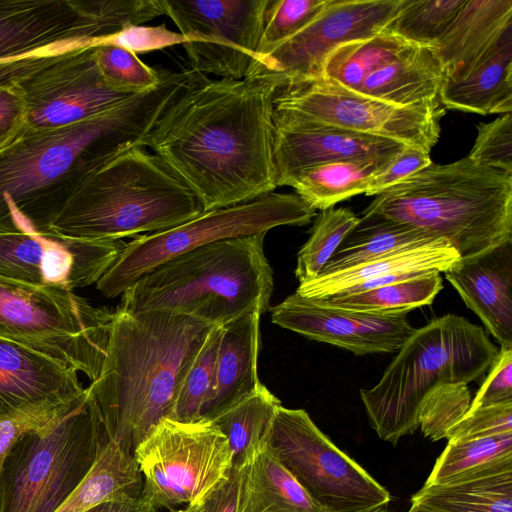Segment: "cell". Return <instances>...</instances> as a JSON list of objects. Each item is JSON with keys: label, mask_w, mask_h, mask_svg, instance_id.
<instances>
[{"label": "cell", "mask_w": 512, "mask_h": 512, "mask_svg": "<svg viewBox=\"0 0 512 512\" xmlns=\"http://www.w3.org/2000/svg\"><path fill=\"white\" fill-rule=\"evenodd\" d=\"M94 59L105 84L125 94H138L155 88L161 72L149 67L136 54L108 44L95 46Z\"/></svg>", "instance_id": "f35d334b"}, {"label": "cell", "mask_w": 512, "mask_h": 512, "mask_svg": "<svg viewBox=\"0 0 512 512\" xmlns=\"http://www.w3.org/2000/svg\"><path fill=\"white\" fill-rule=\"evenodd\" d=\"M186 41L183 34L168 29L165 24L130 25L113 35L99 39L96 46L108 44L137 54L161 50L177 44L183 45Z\"/></svg>", "instance_id": "ee69618b"}, {"label": "cell", "mask_w": 512, "mask_h": 512, "mask_svg": "<svg viewBox=\"0 0 512 512\" xmlns=\"http://www.w3.org/2000/svg\"><path fill=\"white\" fill-rule=\"evenodd\" d=\"M261 315L252 312L221 326L213 383L201 419L210 420L261 383L257 372Z\"/></svg>", "instance_id": "484cf974"}, {"label": "cell", "mask_w": 512, "mask_h": 512, "mask_svg": "<svg viewBox=\"0 0 512 512\" xmlns=\"http://www.w3.org/2000/svg\"><path fill=\"white\" fill-rule=\"evenodd\" d=\"M469 410L512 403V348H499Z\"/></svg>", "instance_id": "f6af8a7d"}, {"label": "cell", "mask_w": 512, "mask_h": 512, "mask_svg": "<svg viewBox=\"0 0 512 512\" xmlns=\"http://www.w3.org/2000/svg\"><path fill=\"white\" fill-rule=\"evenodd\" d=\"M512 26V0H465L432 48L444 81L463 78Z\"/></svg>", "instance_id": "d4e9b609"}, {"label": "cell", "mask_w": 512, "mask_h": 512, "mask_svg": "<svg viewBox=\"0 0 512 512\" xmlns=\"http://www.w3.org/2000/svg\"><path fill=\"white\" fill-rule=\"evenodd\" d=\"M436 240L419 228L377 215L362 214L356 227L341 242L319 275L344 270Z\"/></svg>", "instance_id": "f546056e"}, {"label": "cell", "mask_w": 512, "mask_h": 512, "mask_svg": "<svg viewBox=\"0 0 512 512\" xmlns=\"http://www.w3.org/2000/svg\"><path fill=\"white\" fill-rule=\"evenodd\" d=\"M267 448L326 512H375L391 500L389 492L303 409L279 407Z\"/></svg>", "instance_id": "8fae6325"}, {"label": "cell", "mask_w": 512, "mask_h": 512, "mask_svg": "<svg viewBox=\"0 0 512 512\" xmlns=\"http://www.w3.org/2000/svg\"><path fill=\"white\" fill-rule=\"evenodd\" d=\"M393 158L319 164L298 172L287 186L292 187L310 208L324 211L350 197L364 194L369 180Z\"/></svg>", "instance_id": "1f68e13d"}, {"label": "cell", "mask_w": 512, "mask_h": 512, "mask_svg": "<svg viewBox=\"0 0 512 512\" xmlns=\"http://www.w3.org/2000/svg\"><path fill=\"white\" fill-rule=\"evenodd\" d=\"M114 312L51 286L0 275V338L67 364L91 382L102 368Z\"/></svg>", "instance_id": "9c48e42d"}, {"label": "cell", "mask_w": 512, "mask_h": 512, "mask_svg": "<svg viewBox=\"0 0 512 512\" xmlns=\"http://www.w3.org/2000/svg\"><path fill=\"white\" fill-rule=\"evenodd\" d=\"M187 41L191 70L242 79L256 56L270 0H162Z\"/></svg>", "instance_id": "9a60e30c"}, {"label": "cell", "mask_w": 512, "mask_h": 512, "mask_svg": "<svg viewBox=\"0 0 512 512\" xmlns=\"http://www.w3.org/2000/svg\"><path fill=\"white\" fill-rule=\"evenodd\" d=\"M506 433H512V403L468 410L446 439L460 441Z\"/></svg>", "instance_id": "7bdbcfd3"}, {"label": "cell", "mask_w": 512, "mask_h": 512, "mask_svg": "<svg viewBox=\"0 0 512 512\" xmlns=\"http://www.w3.org/2000/svg\"><path fill=\"white\" fill-rule=\"evenodd\" d=\"M77 399L0 418V475L10 448L22 435L45 426L67 411Z\"/></svg>", "instance_id": "bcb514c9"}, {"label": "cell", "mask_w": 512, "mask_h": 512, "mask_svg": "<svg viewBox=\"0 0 512 512\" xmlns=\"http://www.w3.org/2000/svg\"><path fill=\"white\" fill-rule=\"evenodd\" d=\"M84 390L75 368L0 338V418L69 403Z\"/></svg>", "instance_id": "7402d4cb"}, {"label": "cell", "mask_w": 512, "mask_h": 512, "mask_svg": "<svg viewBox=\"0 0 512 512\" xmlns=\"http://www.w3.org/2000/svg\"><path fill=\"white\" fill-rule=\"evenodd\" d=\"M506 461H512V433L448 441L424 485L444 484Z\"/></svg>", "instance_id": "e575fe53"}, {"label": "cell", "mask_w": 512, "mask_h": 512, "mask_svg": "<svg viewBox=\"0 0 512 512\" xmlns=\"http://www.w3.org/2000/svg\"><path fill=\"white\" fill-rule=\"evenodd\" d=\"M94 48H77L19 82L28 108L25 129L74 124L133 95L114 91L105 84L95 63Z\"/></svg>", "instance_id": "ac0fdd59"}, {"label": "cell", "mask_w": 512, "mask_h": 512, "mask_svg": "<svg viewBox=\"0 0 512 512\" xmlns=\"http://www.w3.org/2000/svg\"><path fill=\"white\" fill-rule=\"evenodd\" d=\"M465 0H403L383 31L415 44L433 47Z\"/></svg>", "instance_id": "8d00e7d4"}, {"label": "cell", "mask_w": 512, "mask_h": 512, "mask_svg": "<svg viewBox=\"0 0 512 512\" xmlns=\"http://www.w3.org/2000/svg\"><path fill=\"white\" fill-rule=\"evenodd\" d=\"M108 441L85 388L67 411L12 445L0 475V512H54L81 484Z\"/></svg>", "instance_id": "ba28073f"}, {"label": "cell", "mask_w": 512, "mask_h": 512, "mask_svg": "<svg viewBox=\"0 0 512 512\" xmlns=\"http://www.w3.org/2000/svg\"><path fill=\"white\" fill-rule=\"evenodd\" d=\"M238 512H326L267 446L243 469Z\"/></svg>", "instance_id": "f1b7e54d"}, {"label": "cell", "mask_w": 512, "mask_h": 512, "mask_svg": "<svg viewBox=\"0 0 512 512\" xmlns=\"http://www.w3.org/2000/svg\"><path fill=\"white\" fill-rule=\"evenodd\" d=\"M330 2L331 0H270L253 62L269 55L301 31Z\"/></svg>", "instance_id": "74e56055"}, {"label": "cell", "mask_w": 512, "mask_h": 512, "mask_svg": "<svg viewBox=\"0 0 512 512\" xmlns=\"http://www.w3.org/2000/svg\"><path fill=\"white\" fill-rule=\"evenodd\" d=\"M180 512H195V511H194V509H193V508H191V507H189V506H188L185 510H182V511H180Z\"/></svg>", "instance_id": "db71d44e"}, {"label": "cell", "mask_w": 512, "mask_h": 512, "mask_svg": "<svg viewBox=\"0 0 512 512\" xmlns=\"http://www.w3.org/2000/svg\"><path fill=\"white\" fill-rule=\"evenodd\" d=\"M358 222L359 217L349 208H330L317 215L310 236L297 255L295 276L299 284L319 275Z\"/></svg>", "instance_id": "d590c367"}, {"label": "cell", "mask_w": 512, "mask_h": 512, "mask_svg": "<svg viewBox=\"0 0 512 512\" xmlns=\"http://www.w3.org/2000/svg\"><path fill=\"white\" fill-rule=\"evenodd\" d=\"M243 468L232 467L228 476L200 501L190 505L195 512H238Z\"/></svg>", "instance_id": "681fc988"}, {"label": "cell", "mask_w": 512, "mask_h": 512, "mask_svg": "<svg viewBox=\"0 0 512 512\" xmlns=\"http://www.w3.org/2000/svg\"><path fill=\"white\" fill-rule=\"evenodd\" d=\"M214 326L168 311L117 309L107 353L87 390L108 436L133 455L163 418Z\"/></svg>", "instance_id": "3957f363"}, {"label": "cell", "mask_w": 512, "mask_h": 512, "mask_svg": "<svg viewBox=\"0 0 512 512\" xmlns=\"http://www.w3.org/2000/svg\"><path fill=\"white\" fill-rule=\"evenodd\" d=\"M466 383H442L423 399L419 409V428L432 441L447 438L448 432L466 415L471 405Z\"/></svg>", "instance_id": "60d3db41"}, {"label": "cell", "mask_w": 512, "mask_h": 512, "mask_svg": "<svg viewBox=\"0 0 512 512\" xmlns=\"http://www.w3.org/2000/svg\"><path fill=\"white\" fill-rule=\"evenodd\" d=\"M28 108L19 82L0 84V151L26 128Z\"/></svg>", "instance_id": "c3c4849f"}, {"label": "cell", "mask_w": 512, "mask_h": 512, "mask_svg": "<svg viewBox=\"0 0 512 512\" xmlns=\"http://www.w3.org/2000/svg\"><path fill=\"white\" fill-rule=\"evenodd\" d=\"M157 510L155 505L139 496L106 500L84 512H157Z\"/></svg>", "instance_id": "816d5d0a"}, {"label": "cell", "mask_w": 512, "mask_h": 512, "mask_svg": "<svg viewBox=\"0 0 512 512\" xmlns=\"http://www.w3.org/2000/svg\"><path fill=\"white\" fill-rule=\"evenodd\" d=\"M467 157L474 163L512 173V115L506 113L477 125V137Z\"/></svg>", "instance_id": "b9f144b4"}, {"label": "cell", "mask_w": 512, "mask_h": 512, "mask_svg": "<svg viewBox=\"0 0 512 512\" xmlns=\"http://www.w3.org/2000/svg\"><path fill=\"white\" fill-rule=\"evenodd\" d=\"M265 235L219 240L164 262L124 291L119 309L168 311L214 327L269 311L274 280Z\"/></svg>", "instance_id": "8992f818"}, {"label": "cell", "mask_w": 512, "mask_h": 512, "mask_svg": "<svg viewBox=\"0 0 512 512\" xmlns=\"http://www.w3.org/2000/svg\"><path fill=\"white\" fill-rule=\"evenodd\" d=\"M362 214L419 228L471 257L512 241V173L467 156L432 163L376 195Z\"/></svg>", "instance_id": "5b68a950"}, {"label": "cell", "mask_w": 512, "mask_h": 512, "mask_svg": "<svg viewBox=\"0 0 512 512\" xmlns=\"http://www.w3.org/2000/svg\"><path fill=\"white\" fill-rule=\"evenodd\" d=\"M141 496L157 508L193 505L231 471L227 438L209 420L161 419L136 446Z\"/></svg>", "instance_id": "7c38bea8"}, {"label": "cell", "mask_w": 512, "mask_h": 512, "mask_svg": "<svg viewBox=\"0 0 512 512\" xmlns=\"http://www.w3.org/2000/svg\"><path fill=\"white\" fill-rule=\"evenodd\" d=\"M81 47L58 48L0 61V84L21 82Z\"/></svg>", "instance_id": "f907efd6"}, {"label": "cell", "mask_w": 512, "mask_h": 512, "mask_svg": "<svg viewBox=\"0 0 512 512\" xmlns=\"http://www.w3.org/2000/svg\"><path fill=\"white\" fill-rule=\"evenodd\" d=\"M439 100L444 109L480 115L512 112V26L463 78L443 81Z\"/></svg>", "instance_id": "4316f807"}, {"label": "cell", "mask_w": 512, "mask_h": 512, "mask_svg": "<svg viewBox=\"0 0 512 512\" xmlns=\"http://www.w3.org/2000/svg\"><path fill=\"white\" fill-rule=\"evenodd\" d=\"M412 505L408 512H442L438 509H435L431 506H428L426 504L418 503V502H411Z\"/></svg>", "instance_id": "f5cc1de1"}, {"label": "cell", "mask_w": 512, "mask_h": 512, "mask_svg": "<svg viewBox=\"0 0 512 512\" xmlns=\"http://www.w3.org/2000/svg\"><path fill=\"white\" fill-rule=\"evenodd\" d=\"M99 39L88 0H0V61Z\"/></svg>", "instance_id": "ffe728a7"}, {"label": "cell", "mask_w": 512, "mask_h": 512, "mask_svg": "<svg viewBox=\"0 0 512 512\" xmlns=\"http://www.w3.org/2000/svg\"><path fill=\"white\" fill-rule=\"evenodd\" d=\"M284 86L281 76L269 72L219 80L196 72L141 146L194 193L203 212L272 193L274 97Z\"/></svg>", "instance_id": "6da1fadb"}, {"label": "cell", "mask_w": 512, "mask_h": 512, "mask_svg": "<svg viewBox=\"0 0 512 512\" xmlns=\"http://www.w3.org/2000/svg\"><path fill=\"white\" fill-rule=\"evenodd\" d=\"M442 289L440 273L432 272L357 293L312 300L323 306L351 312L407 315L416 308L432 304Z\"/></svg>", "instance_id": "836d02e7"}, {"label": "cell", "mask_w": 512, "mask_h": 512, "mask_svg": "<svg viewBox=\"0 0 512 512\" xmlns=\"http://www.w3.org/2000/svg\"><path fill=\"white\" fill-rule=\"evenodd\" d=\"M499 348L482 326L446 314L415 329L384 370L379 382L360 389L370 425L396 445L419 428V409L437 385L470 383L487 372Z\"/></svg>", "instance_id": "52a82bcc"}, {"label": "cell", "mask_w": 512, "mask_h": 512, "mask_svg": "<svg viewBox=\"0 0 512 512\" xmlns=\"http://www.w3.org/2000/svg\"><path fill=\"white\" fill-rule=\"evenodd\" d=\"M321 78L391 104L442 106L444 76L432 48L385 31L334 49Z\"/></svg>", "instance_id": "5bb4252c"}, {"label": "cell", "mask_w": 512, "mask_h": 512, "mask_svg": "<svg viewBox=\"0 0 512 512\" xmlns=\"http://www.w3.org/2000/svg\"><path fill=\"white\" fill-rule=\"evenodd\" d=\"M460 259L443 239L391 253L300 283L295 292L308 299L350 294L432 272H445Z\"/></svg>", "instance_id": "cb8c5ba5"}, {"label": "cell", "mask_w": 512, "mask_h": 512, "mask_svg": "<svg viewBox=\"0 0 512 512\" xmlns=\"http://www.w3.org/2000/svg\"><path fill=\"white\" fill-rule=\"evenodd\" d=\"M444 274L500 348H512V241L460 258Z\"/></svg>", "instance_id": "603a6c76"}, {"label": "cell", "mask_w": 512, "mask_h": 512, "mask_svg": "<svg viewBox=\"0 0 512 512\" xmlns=\"http://www.w3.org/2000/svg\"><path fill=\"white\" fill-rule=\"evenodd\" d=\"M375 512H387L386 509H381V510H378V511H375Z\"/></svg>", "instance_id": "11a10c76"}, {"label": "cell", "mask_w": 512, "mask_h": 512, "mask_svg": "<svg viewBox=\"0 0 512 512\" xmlns=\"http://www.w3.org/2000/svg\"><path fill=\"white\" fill-rule=\"evenodd\" d=\"M432 163L428 152L416 147L406 146L369 180L364 194L376 196Z\"/></svg>", "instance_id": "7dc6e473"}, {"label": "cell", "mask_w": 512, "mask_h": 512, "mask_svg": "<svg viewBox=\"0 0 512 512\" xmlns=\"http://www.w3.org/2000/svg\"><path fill=\"white\" fill-rule=\"evenodd\" d=\"M406 146L335 126L274 117L277 187L287 186L298 172L319 164L350 159H390Z\"/></svg>", "instance_id": "44dd1931"}, {"label": "cell", "mask_w": 512, "mask_h": 512, "mask_svg": "<svg viewBox=\"0 0 512 512\" xmlns=\"http://www.w3.org/2000/svg\"><path fill=\"white\" fill-rule=\"evenodd\" d=\"M403 0H331L306 27L269 55L253 62L247 73L269 72L293 86L321 78L328 55L347 42L384 30Z\"/></svg>", "instance_id": "e0dca14e"}, {"label": "cell", "mask_w": 512, "mask_h": 512, "mask_svg": "<svg viewBox=\"0 0 512 512\" xmlns=\"http://www.w3.org/2000/svg\"><path fill=\"white\" fill-rule=\"evenodd\" d=\"M316 216L297 194L272 192L250 202L202 212L173 228L137 236L96 283L107 298L122 295L164 262L223 239L267 233L279 226H304Z\"/></svg>", "instance_id": "30bf717a"}, {"label": "cell", "mask_w": 512, "mask_h": 512, "mask_svg": "<svg viewBox=\"0 0 512 512\" xmlns=\"http://www.w3.org/2000/svg\"><path fill=\"white\" fill-rule=\"evenodd\" d=\"M442 106H400L351 91L326 78L283 87L274 117L303 120L394 140L430 153L440 136Z\"/></svg>", "instance_id": "4fadbf2b"}, {"label": "cell", "mask_w": 512, "mask_h": 512, "mask_svg": "<svg viewBox=\"0 0 512 512\" xmlns=\"http://www.w3.org/2000/svg\"><path fill=\"white\" fill-rule=\"evenodd\" d=\"M142 489L134 456L109 440L81 484L54 512H84L106 500L139 497Z\"/></svg>", "instance_id": "d6a6232c"}, {"label": "cell", "mask_w": 512, "mask_h": 512, "mask_svg": "<svg viewBox=\"0 0 512 512\" xmlns=\"http://www.w3.org/2000/svg\"><path fill=\"white\" fill-rule=\"evenodd\" d=\"M122 239H77L30 225L0 230V275L67 290L97 283L126 247Z\"/></svg>", "instance_id": "2e32d148"}, {"label": "cell", "mask_w": 512, "mask_h": 512, "mask_svg": "<svg viewBox=\"0 0 512 512\" xmlns=\"http://www.w3.org/2000/svg\"><path fill=\"white\" fill-rule=\"evenodd\" d=\"M202 212L159 157L131 144L84 164L40 204L29 225L69 238L122 239L173 228Z\"/></svg>", "instance_id": "7a4b0ae2"}, {"label": "cell", "mask_w": 512, "mask_h": 512, "mask_svg": "<svg viewBox=\"0 0 512 512\" xmlns=\"http://www.w3.org/2000/svg\"><path fill=\"white\" fill-rule=\"evenodd\" d=\"M271 321L309 339L355 355L397 352L416 329L407 315H383L331 308L297 292L269 308Z\"/></svg>", "instance_id": "d6986e66"}, {"label": "cell", "mask_w": 512, "mask_h": 512, "mask_svg": "<svg viewBox=\"0 0 512 512\" xmlns=\"http://www.w3.org/2000/svg\"><path fill=\"white\" fill-rule=\"evenodd\" d=\"M411 502L442 512H512V461L444 484L424 485L412 496Z\"/></svg>", "instance_id": "83f0119b"}, {"label": "cell", "mask_w": 512, "mask_h": 512, "mask_svg": "<svg viewBox=\"0 0 512 512\" xmlns=\"http://www.w3.org/2000/svg\"><path fill=\"white\" fill-rule=\"evenodd\" d=\"M280 400L262 383L211 421L227 438L233 467L248 465L267 446Z\"/></svg>", "instance_id": "4dcf8cb0"}, {"label": "cell", "mask_w": 512, "mask_h": 512, "mask_svg": "<svg viewBox=\"0 0 512 512\" xmlns=\"http://www.w3.org/2000/svg\"><path fill=\"white\" fill-rule=\"evenodd\" d=\"M221 332V326L212 329L190 367L180 387L172 419L181 422L201 420L213 383Z\"/></svg>", "instance_id": "ab89813d"}, {"label": "cell", "mask_w": 512, "mask_h": 512, "mask_svg": "<svg viewBox=\"0 0 512 512\" xmlns=\"http://www.w3.org/2000/svg\"><path fill=\"white\" fill-rule=\"evenodd\" d=\"M194 76L190 69L161 71L155 88L92 117L58 128L24 129L0 151V230L28 225L40 204L93 158L124 145L141 146Z\"/></svg>", "instance_id": "277c9868"}]
</instances>
